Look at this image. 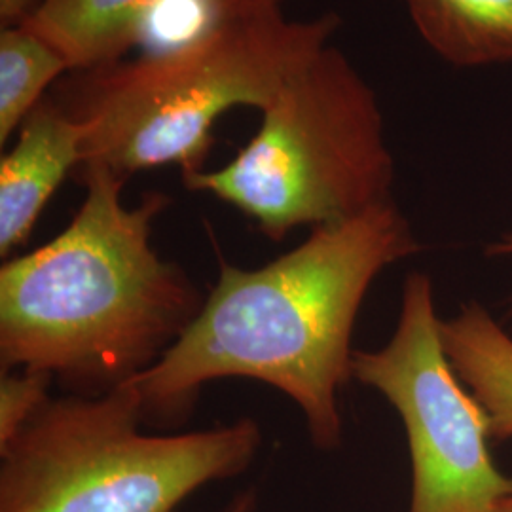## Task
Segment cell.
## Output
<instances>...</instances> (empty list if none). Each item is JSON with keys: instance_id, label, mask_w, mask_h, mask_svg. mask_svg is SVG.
<instances>
[{"instance_id": "cell-1", "label": "cell", "mask_w": 512, "mask_h": 512, "mask_svg": "<svg viewBox=\"0 0 512 512\" xmlns=\"http://www.w3.org/2000/svg\"><path fill=\"white\" fill-rule=\"evenodd\" d=\"M420 249L389 200L313 228L300 245L255 270L219 255L217 283L196 319L156 365L126 384L143 421L186 420L203 385L249 378L298 404L317 448H338V395L353 378L351 336L363 300L385 268Z\"/></svg>"}, {"instance_id": "cell-2", "label": "cell", "mask_w": 512, "mask_h": 512, "mask_svg": "<svg viewBox=\"0 0 512 512\" xmlns=\"http://www.w3.org/2000/svg\"><path fill=\"white\" fill-rule=\"evenodd\" d=\"M86 198L63 232L0 268V366L50 374L97 397L156 365L205 296L152 247L171 198L122 202L126 179L101 165L74 171Z\"/></svg>"}, {"instance_id": "cell-3", "label": "cell", "mask_w": 512, "mask_h": 512, "mask_svg": "<svg viewBox=\"0 0 512 512\" xmlns=\"http://www.w3.org/2000/svg\"><path fill=\"white\" fill-rule=\"evenodd\" d=\"M340 23L332 12L287 19L279 8L164 52L69 73L54 99L84 129L80 167L101 165L126 181L165 165L183 177L203 171L220 116L266 109Z\"/></svg>"}, {"instance_id": "cell-4", "label": "cell", "mask_w": 512, "mask_h": 512, "mask_svg": "<svg viewBox=\"0 0 512 512\" xmlns=\"http://www.w3.org/2000/svg\"><path fill=\"white\" fill-rule=\"evenodd\" d=\"M129 385L50 399L0 446V512H175L205 484L241 475L262 446L251 418L147 435Z\"/></svg>"}, {"instance_id": "cell-5", "label": "cell", "mask_w": 512, "mask_h": 512, "mask_svg": "<svg viewBox=\"0 0 512 512\" xmlns=\"http://www.w3.org/2000/svg\"><path fill=\"white\" fill-rule=\"evenodd\" d=\"M393 156L374 90L327 44L262 110L255 137L220 169L183 177L272 241L353 219L391 200Z\"/></svg>"}, {"instance_id": "cell-6", "label": "cell", "mask_w": 512, "mask_h": 512, "mask_svg": "<svg viewBox=\"0 0 512 512\" xmlns=\"http://www.w3.org/2000/svg\"><path fill=\"white\" fill-rule=\"evenodd\" d=\"M351 374L403 420L412 463L408 512H495L512 495L511 476L490 452L488 416L444 351L427 275L406 277L395 334L384 348L353 351Z\"/></svg>"}, {"instance_id": "cell-7", "label": "cell", "mask_w": 512, "mask_h": 512, "mask_svg": "<svg viewBox=\"0 0 512 512\" xmlns=\"http://www.w3.org/2000/svg\"><path fill=\"white\" fill-rule=\"evenodd\" d=\"M281 8V0H40L25 25L50 42L71 73L154 54L222 23Z\"/></svg>"}, {"instance_id": "cell-8", "label": "cell", "mask_w": 512, "mask_h": 512, "mask_svg": "<svg viewBox=\"0 0 512 512\" xmlns=\"http://www.w3.org/2000/svg\"><path fill=\"white\" fill-rule=\"evenodd\" d=\"M84 129L54 97H44L0 160V256L25 245L46 203L82 164Z\"/></svg>"}, {"instance_id": "cell-9", "label": "cell", "mask_w": 512, "mask_h": 512, "mask_svg": "<svg viewBox=\"0 0 512 512\" xmlns=\"http://www.w3.org/2000/svg\"><path fill=\"white\" fill-rule=\"evenodd\" d=\"M444 351L461 382L484 408L490 440L512 439V336L482 304L440 319Z\"/></svg>"}, {"instance_id": "cell-10", "label": "cell", "mask_w": 512, "mask_h": 512, "mask_svg": "<svg viewBox=\"0 0 512 512\" xmlns=\"http://www.w3.org/2000/svg\"><path fill=\"white\" fill-rule=\"evenodd\" d=\"M418 33L459 67L512 63V0H404Z\"/></svg>"}, {"instance_id": "cell-11", "label": "cell", "mask_w": 512, "mask_h": 512, "mask_svg": "<svg viewBox=\"0 0 512 512\" xmlns=\"http://www.w3.org/2000/svg\"><path fill=\"white\" fill-rule=\"evenodd\" d=\"M71 73L65 57L25 25L0 31V145L19 131L44 92Z\"/></svg>"}, {"instance_id": "cell-12", "label": "cell", "mask_w": 512, "mask_h": 512, "mask_svg": "<svg viewBox=\"0 0 512 512\" xmlns=\"http://www.w3.org/2000/svg\"><path fill=\"white\" fill-rule=\"evenodd\" d=\"M54 378L38 370H8L0 378V446L14 439L48 403Z\"/></svg>"}, {"instance_id": "cell-13", "label": "cell", "mask_w": 512, "mask_h": 512, "mask_svg": "<svg viewBox=\"0 0 512 512\" xmlns=\"http://www.w3.org/2000/svg\"><path fill=\"white\" fill-rule=\"evenodd\" d=\"M40 0H0V21L2 27L19 25L31 16Z\"/></svg>"}, {"instance_id": "cell-14", "label": "cell", "mask_w": 512, "mask_h": 512, "mask_svg": "<svg viewBox=\"0 0 512 512\" xmlns=\"http://www.w3.org/2000/svg\"><path fill=\"white\" fill-rule=\"evenodd\" d=\"M256 507L255 490H247L236 495V499L230 503V507L224 512H253Z\"/></svg>"}, {"instance_id": "cell-15", "label": "cell", "mask_w": 512, "mask_h": 512, "mask_svg": "<svg viewBox=\"0 0 512 512\" xmlns=\"http://www.w3.org/2000/svg\"><path fill=\"white\" fill-rule=\"evenodd\" d=\"M490 256H507L512 255V234L503 236L497 243H492L486 251Z\"/></svg>"}, {"instance_id": "cell-16", "label": "cell", "mask_w": 512, "mask_h": 512, "mask_svg": "<svg viewBox=\"0 0 512 512\" xmlns=\"http://www.w3.org/2000/svg\"><path fill=\"white\" fill-rule=\"evenodd\" d=\"M495 512H512V495H509L507 499H503V501L499 503V507L495 509Z\"/></svg>"}]
</instances>
